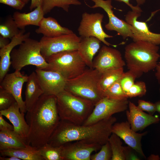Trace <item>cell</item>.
Here are the masks:
<instances>
[{
  "label": "cell",
  "mask_w": 160,
  "mask_h": 160,
  "mask_svg": "<svg viewBox=\"0 0 160 160\" xmlns=\"http://www.w3.org/2000/svg\"><path fill=\"white\" fill-rule=\"evenodd\" d=\"M25 118L29 127L26 139L28 145L37 148L48 143L60 120L57 96L43 94Z\"/></svg>",
  "instance_id": "obj_1"
},
{
  "label": "cell",
  "mask_w": 160,
  "mask_h": 160,
  "mask_svg": "<svg viewBox=\"0 0 160 160\" xmlns=\"http://www.w3.org/2000/svg\"><path fill=\"white\" fill-rule=\"evenodd\" d=\"M117 121L112 116L90 125L75 124L60 120L48 143L56 147L80 141L102 145L108 141L112 128Z\"/></svg>",
  "instance_id": "obj_2"
},
{
  "label": "cell",
  "mask_w": 160,
  "mask_h": 160,
  "mask_svg": "<svg viewBox=\"0 0 160 160\" xmlns=\"http://www.w3.org/2000/svg\"><path fill=\"white\" fill-rule=\"evenodd\" d=\"M158 45L144 41H133L125 47L124 58L127 69L137 78L155 69L160 57Z\"/></svg>",
  "instance_id": "obj_3"
},
{
  "label": "cell",
  "mask_w": 160,
  "mask_h": 160,
  "mask_svg": "<svg viewBox=\"0 0 160 160\" xmlns=\"http://www.w3.org/2000/svg\"><path fill=\"white\" fill-rule=\"evenodd\" d=\"M56 96L57 109L60 120L75 124H83L94 107L91 101L65 90Z\"/></svg>",
  "instance_id": "obj_4"
},
{
  "label": "cell",
  "mask_w": 160,
  "mask_h": 160,
  "mask_svg": "<svg viewBox=\"0 0 160 160\" xmlns=\"http://www.w3.org/2000/svg\"><path fill=\"white\" fill-rule=\"evenodd\" d=\"M101 74L95 69L86 68L78 76L67 80L64 90L88 100L95 105L103 97L98 88Z\"/></svg>",
  "instance_id": "obj_5"
},
{
  "label": "cell",
  "mask_w": 160,
  "mask_h": 160,
  "mask_svg": "<svg viewBox=\"0 0 160 160\" xmlns=\"http://www.w3.org/2000/svg\"><path fill=\"white\" fill-rule=\"evenodd\" d=\"M11 53V65L15 71H20L24 67L32 65L36 68L47 70L49 64L41 53L40 41L29 38L25 39Z\"/></svg>",
  "instance_id": "obj_6"
},
{
  "label": "cell",
  "mask_w": 160,
  "mask_h": 160,
  "mask_svg": "<svg viewBox=\"0 0 160 160\" xmlns=\"http://www.w3.org/2000/svg\"><path fill=\"white\" fill-rule=\"evenodd\" d=\"M46 60L49 66L46 70L59 72L67 80L81 74L87 66L77 50L66 51L54 54Z\"/></svg>",
  "instance_id": "obj_7"
},
{
  "label": "cell",
  "mask_w": 160,
  "mask_h": 160,
  "mask_svg": "<svg viewBox=\"0 0 160 160\" xmlns=\"http://www.w3.org/2000/svg\"><path fill=\"white\" fill-rule=\"evenodd\" d=\"M81 38L74 33L53 37L43 36L40 41L41 55L46 59L54 54L66 51L78 50Z\"/></svg>",
  "instance_id": "obj_8"
},
{
  "label": "cell",
  "mask_w": 160,
  "mask_h": 160,
  "mask_svg": "<svg viewBox=\"0 0 160 160\" xmlns=\"http://www.w3.org/2000/svg\"><path fill=\"white\" fill-rule=\"evenodd\" d=\"M129 103L128 99L118 100L103 97L95 105L91 113L82 125H92L115 113L124 111L128 107Z\"/></svg>",
  "instance_id": "obj_9"
},
{
  "label": "cell",
  "mask_w": 160,
  "mask_h": 160,
  "mask_svg": "<svg viewBox=\"0 0 160 160\" xmlns=\"http://www.w3.org/2000/svg\"><path fill=\"white\" fill-rule=\"evenodd\" d=\"M103 17V15L100 13H83L78 29L79 35L82 38L94 37L106 45L115 47L116 45L110 44L105 40L106 38L113 36L107 34L104 31L102 25Z\"/></svg>",
  "instance_id": "obj_10"
},
{
  "label": "cell",
  "mask_w": 160,
  "mask_h": 160,
  "mask_svg": "<svg viewBox=\"0 0 160 160\" xmlns=\"http://www.w3.org/2000/svg\"><path fill=\"white\" fill-rule=\"evenodd\" d=\"M126 64L119 50L103 45L93 60L92 68L102 73L109 70L124 68Z\"/></svg>",
  "instance_id": "obj_11"
},
{
  "label": "cell",
  "mask_w": 160,
  "mask_h": 160,
  "mask_svg": "<svg viewBox=\"0 0 160 160\" xmlns=\"http://www.w3.org/2000/svg\"><path fill=\"white\" fill-rule=\"evenodd\" d=\"M141 13L129 11L125 16V21L131 26L133 41H144L154 44H160V33L150 31L145 22L139 21L137 19Z\"/></svg>",
  "instance_id": "obj_12"
},
{
  "label": "cell",
  "mask_w": 160,
  "mask_h": 160,
  "mask_svg": "<svg viewBox=\"0 0 160 160\" xmlns=\"http://www.w3.org/2000/svg\"><path fill=\"white\" fill-rule=\"evenodd\" d=\"M95 5L90 7L92 8L100 7L106 13L108 17V23L105 28L108 31H116L117 35L121 36L124 39L132 37L131 26L125 21L119 19L114 14L112 10L111 0H91Z\"/></svg>",
  "instance_id": "obj_13"
},
{
  "label": "cell",
  "mask_w": 160,
  "mask_h": 160,
  "mask_svg": "<svg viewBox=\"0 0 160 160\" xmlns=\"http://www.w3.org/2000/svg\"><path fill=\"white\" fill-rule=\"evenodd\" d=\"M35 72L44 94L57 96L65 89L67 79L59 72L37 68Z\"/></svg>",
  "instance_id": "obj_14"
},
{
  "label": "cell",
  "mask_w": 160,
  "mask_h": 160,
  "mask_svg": "<svg viewBox=\"0 0 160 160\" xmlns=\"http://www.w3.org/2000/svg\"><path fill=\"white\" fill-rule=\"evenodd\" d=\"M102 145L78 141L66 143L61 146L63 160H90L94 152L99 150Z\"/></svg>",
  "instance_id": "obj_15"
},
{
  "label": "cell",
  "mask_w": 160,
  "mask_h": 160,
  "mask_svg": "<svg viewBox=\"0 0 160 160\" xmlns=\"http://www.w3.org/2000/svg\"><path fill=\"white\" fill-rule=\"evenodd\" d=\"M28 76L20 71L7 73L0 82V87L10 93L15 98L21 112H27L25 101L22 98V90L24 84L27 81Z\"/></svg>",
  "instance_id": "obj_16"
},
{
  "label": "cell",
  "mask_w": 160,
  "mask_h": 160,
  "mask_svg": "<svg viewBox=\"0 0 160 160\" xmlns=\"http://www.w3.org/2000/svg\"><path fill=\"white\" fill-rule=\"evenodd\" d=\"M112 132L119 136L141 156L146 158L142 148L141 140L147 132L137 133L131 129L129 122L126 121L115 122L112 126Z\"/></svg>",
  "instance_id": "obj_17"
},
{
  "label": "cell",
  "mask_w": 160,
  "mask_h": 160,
  "mask_svg": "<svg viewBox=\"0 0 160 160\" xmlns=\"http://www.w3.org/2000/svg\"><path fill=\"white\" fill-rule=\"evenodd\" d=\"M128 108L129 110L126 111L127 121L131 129L136 132L142 131L150 125L157 123L160 121L159 118L145 113L130 101Z\"/></svg>",
  "instance_id": "obj_18"
},
{
  "label": "cell",
  "mask_w": 160,
  "mask_h": 160,
  "mask_svg": "<svg viewBox=\"0 0 160 160\" xmlns=\"http://www.w3.org/2000/svg\"><path fill=\"white\" fill-rule=\"evenodd\" d=\"M0 113L12 124L14 131L26 141L29 127L25 120L24 113L21 112L16 102L7 109L0 111Z\"/></svg>",
  "instance_id": "obj_19"
},
{
  "label": "cell",
  "mask_w": 160,
  "mask_h": 160,
  "mask_svg": "<svg viewBox=\"0 0 160 160\" xmlns=\"http://www.w3.org/2000/svg\"><path fill=\"white\" fill-rule=\"evenodd\" d=\"M25 30H21L19 34L13 37L10 43L0 49V82L9 71L11 65V53L14 48L29 38L30 33H25Z\"/></svg>",
  "instance_id": "obj_20"
},
{
  "label": "cell",
  "mask_w": 160,
  "mask_h": 160,
  "mask_svg": "<svg viewBox=\"0 0 160 160\" xmlns=\"http://www.w3.org/2000/svg\"><path fill=\"white\" fill-rule=\"evenodd\" d=\"M101 42L97 38L93 36L81 38L77 50L89 68H92L93 57L100 48Z\"/></svg>",
  "instance_id": "obj_21"
},
{
  "label": "cell",
  "mask_w": 160,
  "mask_h": 160,
  "mask_svg": "<svg viewBox=\"0 0 160 160\" xmlns=\"http://www.w3.org/2000/svg\"><path fill=\"white\" fill-rule=\"evenodd\" d=\"M26 83L25 102L28 111L33 108L44 92L35 72L28 76Z\"/></svg>",
  "instance_id": "obj_22"
},
{
  "label": "cell",
  "mask_w": 160,
  "mask_h": 160,
  "mask_svg": "<svg viewBox=\"0 0 160 160\" xmlns=\"http://www.w3.org/2000/svg\"><path fill=\"white\" fill-rule=\"evenodd\" d=\"M38 27L35 30L36 32L42 34L44 36L47 37L73 33L71 30L61 26L56 19L52 17H44L40 21Z\"/></svg>",
  "instance_id": "obj_23"
},
{
  "label": "cell",
  "mask_w": 160,
  "mask_h": 160,
  "mask_svg": "<svg viewBox=\"0 0 160 160\" xmlns=\"http://www.w3.org/2000/svg\"><path fill=\"white\" fill-rule=\"evenodd\" d=\"M44 15L41 6H39L28 13L15 12L12 17L18 28L23 30L25 29V27L28 25L38 26Z\"/></svg>",
  "instance_id": "obj_24"
},
{
  "label": "cell",
  "mask_w": 160,
  "mask_h": 160,
  "mask_svg": "<svg viewBox=\"0 0 160 160\" xmlns=\"http://www.w3.org/2000/svg\"><path fill=\"white\" fill-rule=\"evenodd\" d=\"M27 141L14 130H0V151L25 148Z\"/></svg>",
  "instance_id": "obj_25"
},
{
  "label": "cell",
  "mask_w": 160,
  "mask_h": 160,
  "mask_svg": "<svg viewBox=\"0 0 160 160\" xmlns=\"http://www.w3.org/2000/svg\"><path fill=\"white\" fill-rule=\"evenodd\" d=\"M0 156H13L20 160H44L39 154L37 148L28 145L25 148L0 151Z\"/></svg>",
  "instance_id": "obj_26"
},
{
  "label": "cell",
  "mask_w": 160,
  "mask_h": 160,
  "mask_svg": "<svg viewBox=\"0 0 160 160\" xmlns=\"http://www.w3.org/2000/svg\"><path fill=\"white\" fill-rule=\"evenodd\" d=\"M124 72L123 67L109 70L102 73L98 83V88L103 96V93L106 89L120 79Z\"/></svg>",
  "instance_id": "obj_27"
},
{
  "label": "cell",
  "mask_w": 160,
  "mask_h": 160,
  "mask_svg": "<svg viewBox=\"0 0 160 160\" xmlns=\"http://www.w3.org/2000/svg\"><path fill=\"white\" fill-rule=\"evenodd\" d=\"M81 4L79 0H42L41 6L45 15L50 12L55 7L61 8L68 12L70 5Z\"/></svg>",
  "instance_id": "obj_28"
},
{
  "label": "cell",
  "mask_w": 160,
  "mask_h": 160,
  "mask_svg": "<svg viewBox=\"0 0 160 160\" xmlns=\"http://www.w3.org/2000/svg\"><path fill=\"white\" fill-rule=\"evenodd\" d=\"M37 150L44 160H63L61 146H54L47 143L37 148Z\"/></svg>",
  "instance_id": "obj_29"
},
{
  "label": "cell",
  "mask_w": 160,
  "mask_h": 160,
  "mask_svg": "<svg viewBox=\"0 0 160 160\" xmlns=\"http://www.w3.org/2000/svg\"><path fill=\"white\" fill-rule=\"evenodd\" d=\"M112 152L111 160H126L124 147L120 137L112 133L108 139Z\"/></svg>",
  "instance_id": "obj_30"
},
{
  "label": "cell",
  "mask_w": 160,
  "mask_h": 160,
  "mask_svg": "<svg viewBox=\"0 0 160 160\" xmlns=\"http://www.w3.org/2000/svg\"><path fill=\"white\" fill-rule=\"evenodd\" d=\"M17 27L12 16H9L0 25V34L11 40L20 32L21 29Z\"/></svg>",
  "instance_id": "obj_31"
},
{
  "label": "cell",
  "mask_w": 160,
  "mask_h": 160,
  "mask_svg": "<svg viewBox=\"0 0 160 160\" xmlns=\"http://www.w3.org/2000/svg\"><path fill=\"white\" fill-rule=\"evenodd\" d=\"M103 97L118 100H127L128 98L121 87L120 80L106 89L103 93Z\"/></svg>",
  "instance_id": "obj_32"
},
{
  "label": "cell",
  "mask_w": 160,
  "mask_h": 160,
  "mask_svg": "<svg viewBox=\"0 0 160 160\" xmlns=\"http://www.w3.org/2000/svg\"><path fill=\"white\" fill-rule=\"evenodd\" d=\"M16 102L10 93L0 87V111L8 109Z\"/></svg>",
  "instance_id": "obj_33"
},
{
  "label": "cell",
  "mask_w": 160,
  "mask_h": 160,
  "mask_svg": "<svg viewBox=\"0 0 160 160\" xmlns=\"http://www.w3.org/2000/svg\"><path fill=\"white\" fill-rule=\"evenodd\" d=\"M146 87L145 82L139 81L135 82L127 92L126 94L128 98L141 97L146 94Z\"/></svg>",
  "instance_id": "obj_34"
},
{
  "label": "cell",
  "mask_w": 160,
  "mask_h": 160,
  "mask_svg": "<svg viewBox=\"0 0 160 160\" xmlns=\"http://www.w3.org/2000/svg\"><path fill=\"white\" fill-rule=\"evenodd\" d=\"M112 152L110 145L108 141L102 145L99 151L94 154L91 155V160H110L111 159Z\"/></svg>",
  "instance_id": "obj_35"
},
{
  "label": "cell",
  "mask_w": 160,
  "mask_h": 160,
  "mask_svg": "<svg viewBox=\"0 0 160 160\" xmlns=\"http://www.w3.org/2000/svg\"><path fill=\"white\" fill-rule=\"evenodd\" d=\"M136 78L137 77L134 73L129 70L123 73L120 79V82L126 94L134 84Z\"/></svg>",
  "instance_id": "obj_36"
},
{
  "label": "cell",
  "mask_w": 160,
  "mask_h": 160,
  "mask_svg": "<svg viewBox=\"0 0 160 160\" xmlns=\"http://www.w3.org/2000/svg\"><path fill=\"white\" fill-rule=\"evenodd\" d=\"M138 108L143 111L148 112L149 114L153 115L156 111L155 103L142 100H139L137 101Z\"/></svg>",
  "instance_id": "obj_37"
},
{
  "label": "cell",
  "mask_w": 160,
  "mask_h": 160,
  "mask_svg": "<svg viewBox=\"0 0 160 160\" xmlns=\"http://www.w3.org/2000/svg\"><path fill=\"white\" fill-rule=\"evenodd\" d=\"M115 1L123 2L126 4L132 9V10L141 13L142 10L139 7L144 4L145 0H114Z\"/></svg>",
  "instance_id": "obj_38"
},
{
  "label": "cell",
  "mask_w": 160,
  "mask_h": 160,
  "mask_svg": "<svg viewBox=\"0 0 160 160\" xmlns=\"http://www.w3.org/2000/svg\"><path fill=\"white\" fill-rule=\"evenodd\" d=\"M0 3L19 10H21L26 4L22 0H0Z\"/></svg>",
  "instance_id": "obj_39"
},
{
  "label": "cell",
  "mask_w": 160,
  "mask_h": 160,
  "mask_svg": "<svg viewBox=\"0 0 160 160\" xmlns=\"http://www.w3.org/2000/svg\"><path fill=\"white\" fill-rule=\"evenodd\" d=\"M3 116L0 113V130H13L14 127L8 123L3 117Z\"/></svg>",
  "instance_id": "obj_40"
},
{
  "label": "cell",
  "mask_w": 160,
  "mask_h": 160,
  "mask_svg": "<svg viewBox=\"0 0 160 160\" xmlns=\"http://www.w3.org/2000/svg\"><path fill=\"white\" fill-rule=\"evenodd\" d=\"M131 148L129 146L128 147H124V153L126 160H139L138 158L133 153H132V150L130 149Z\"/></svg>",
  "instance_id": "obj_41"
},
{
  "label": "cell",
  "mask_w": 160,
  "mask_h": 160,
  "mask_svg": "<svg viewBox=\"0 0 160 160\" xmlns=\"http://www.w3.org/2000/svg\"><path fill=\"white\" fill-rule=\"evenodd\" d=\"M42 3V0H31V4L29 7L31 11L37 7L41 6Z\"/></svg>",
  "instance_id": "obj_42"
},
{
  "label": "cell",
  "mask_w": 160,
  "mask_h": 160,
  "mask_svg": "<svg viewBox=\"0 0 160 160\" xmlns=\"http://www.w3.org/2000/svg\"><path fill=\"white\" fill-rule=\"evenodd\" d=\"M9 39L5 38L0 35V48H1L8 45L9 43Z\"/></svg>",
  "instance_id": "obj_43"
},
{
  "label": "cell",
  "mask_w": 160,
  "mask_h": 160,
  "mask_svg": "<svg viewBox=\"0 0 160 160\" xmlns=\"http://www.w3.org/2000/svg\"><path fill=\"white\" fill-rule=\"evenodd\" d=\"M155 69V76L158 83L160 84V61L158 62Z\"/></svg>",
  "instance_id": "obj_44"
},
{
  "label": "cell",
  "mask_w": 160,
  "mask_h": 160,
  "mask_svg": "<svg viewBox=\"0 0 160 160\" xmlns=\"http://www.w3.org/2000/svg\"><path fill=\"white\" fill-rule=\"evenodd\" d=\"M0 160H20L17 157L13 156H0Z\"/></svg>",
  "instance_id": "obj_45"
},
{
  "label": "cell",
  "mask_w": 160,
  "mask_h": 160,
  "mask_svg": "<svg viewBox=\"0 0 160 160\" xmlns=\"http://www.w3.org/2000/svg\"><path fill=\"white\" fill-rule=\"evenodd\" d=\"M147 159L149 160H159L160 159V158L158 155L151 154L147 158Z\"/></svg>",
  "instance_id": "obj_46"
},
{
  "label": "cell",
  "mask_w": 160,
  "mask_h": 160,
  "mask_svg": "<svg viewBox=\"0 0 160 160\" xmlns=\"http://www.w3.org/2000/svg\"><path fill=\"white\" fill-rule=\"evenodd\" d=\"M156 111L160 114V100L156 102L155 103Z\"/></svg>",
  "instance_id": "obj_47"
},
{
  "label": "cell",
  "mask_w": 160,
  "mask_h": 160,
  "mask_svg": "<svg viewBox=\"0 0 160 160\" xmlns=\"http://www.w3.org/2000/svg\"><path fill=\"white\" fill-rule=\"evenodd\" d=\"M23 2H24L26 4H27L29 2L30 0H22Z\"/></svg>",
  "instance_id": "obj_48"
},
{
  "label": "cell",
  "mask_w": 160,
  "mask_h": 160,
  "mask_svg": "<svg viewBox=\"0 0 160 160\" xmlns=\"http://www.w3.org/2000/svg\"><path fill=\"white\" fill-rule=\"evenodd\" d=\"M159 92H160V88L159 89Z\"/></svg>",
  "instance_id": "obj_49"
},
{
  "label": "cell",
  "mask_w": 160,
  "mask_h": 160,
  "mask_svg": "<svg viewBox=\"0 0 160 160\" xmlns=\"http://www.w3.org/2000/svg\"><path fill=\"white\" fill-rule=\"evenodd\" d=\"M84 0L86 1V0Z\"/></svg>",
  "instance_id": "obj_50"
}]
</instances>
